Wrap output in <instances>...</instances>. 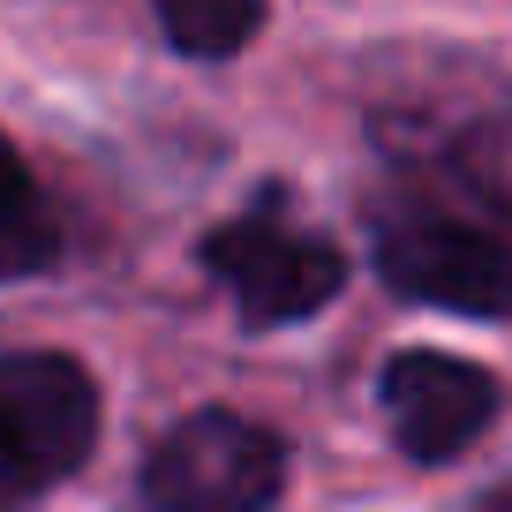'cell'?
<instances>
[{
  "instance_id": "1",
  "label": "cell",
  "mask_w": 512,
  "mask_h": 512,
  "mask_svg": "<svg viewBox=\"0 0 512 512\" xmlns=\"http://www.w3.org/2000/svg\"><path fill=\"white\" fill-rule=\"evenodd\" d=\"M98 445V384L68 354L0 362V512L68 482Z\"/></svg>"
},
{
  "instance_id": "2",
  "label": "cell",
  "mask_w": 512,
  "mask_h": 512,
  "mask_svg": "<svg viewBox=\"0 0 512 512\" xmlns=\"http://www.w3.org/2000/svg\"><path fill=\"white\" fill-rule=\"evenodd\" d=\"M287 490V445L279 430L204 407L181 415L144 460V505L151 512H264Z\"/></svg>"
},
{
  "instance_id": "3",
  "label": "cell",
  "mask_w": 512,
  "mask_h": 512,
  "mask_svg": "<svg viewBox=\"0 0 512 512\" xmlns=\"http://www.w3.org/2000/svg\"><path fill=\"white\" fill-rule=\"evenodd\" d=\"M377 264L407 302L512 317V234L460 211H400L377 226Z\"/></svg>"
},
{
  "instance_id": "4",
  "label": "cell",
  "mask_w": 512,
  "mask_h": 512,
  "mask_svg": "<svg viewBox=\"0 0 512 512\" xmlns=\"http://www.w3.org/2000/svg\"><path fill=\"white\" fill-rule=\"evenodd\" d=\"M204 272L226 279V294L249 324H302L339 294L347 256L302 226L272 219V211H249L204 241Z\"/></svg>"
},
{
  "instance_id": "5",
  "label": "cell",
  "mask_w": 512,
  "mask_h": 512,
  "mask_svg": "<svg viewBox=\"0 0 512 512\" xmlns=\"http://www.w3.org/2000/svg\"><path fill=\"white\" fill-rule=\"evenodd\" d=\"M384 415H392V437H400L407 460H452L467 452L497 415V377L460 354L437 347H407L384 362Z\"/></svg>"
},
{
  "instance_id": "6",
  "label": "cell",
  "mask_w": 512,
  "mask_h": 512,
  "mask_svg": "<svg viewBox=\"0 0 512 512\" xmlns=\"http://www.w3.org/2000/svg\"><path fill=\"white\" fill-rule=\"evenodd\" d=\"M53 256H61V226H53L31 166L0 136V279H31V272H46Z\"/></svg>"
},
{
  "instance_id": "7",
  "label": "cell",
  "mask_w": 512,
  "mask_h": 512,
  "mask_svg": "<svg viewBox=\"0 0 512 512\" xmlns=\"http://www.w3.org/2000/svg\"><path fill=\"white\" fill-rule=\"evenodd\" d=\"M151 8H159L166 38L181 53H196V61L241 53L256 38V23H264V0H151Z\"/></svg>"
}]
</instances>
